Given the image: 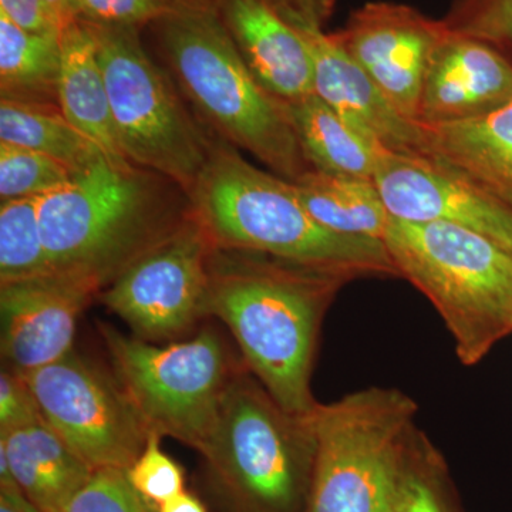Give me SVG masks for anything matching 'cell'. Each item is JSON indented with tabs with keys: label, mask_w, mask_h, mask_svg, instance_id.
<instances>
[{
	"label": "cell",
	"mask_w": 512,
	"mask_h": 512,
	"mask_svg": "<svg viewBox=\"0 0 512 512\" xmlns=\"http://www.w3.org/2000/svg\"><path fill=\"white\" fill-rule=\"evenodd\" d=\"M444 26L498 52H512V0H451Z\"/></svg>",
	"instance_id": "27"
},
{
	"label": "cell",
	"mask_w": 512,
	"mask_h": 512,
	"mask_svg": "<svg viewBox=\"0 0 512 512\" xmlns=\"http://www.w3.org/2000/svg\"><path fill=\"white\" fill-rule=\"evenodd\" d=\"M214 2L239 55L269 93L286 103L315 93L305 40L268 0Z\"/></svg>",
	"instance_id": "17"
},
{
	"label": "cell",
	"mask_w": 512,
	"mask_h": 512,
	"mask_svg": "<svg viewBox=\"0 0 512 512\" xmlns=\"http://www.w3.org/2000/svg\"><path fill=\"white\" fill-rule=\"evenodd\" d=\"M43 420L25 375L3 366L0 372V434Z\"/></svg>",
	"instance_id": "32"
},
{
	"label": "cell",
	"mask_w": 512,
	"mask_h": 512,
	"mask_svg": "<svg viewBox=\"0 0 512 512\" xmlns=\"http://www.w3.org/2000/svg\"><path fill=\"white\" fill-rule=\"evenodd\" d=\"M292 187L322 227L348 237L383 241L392 217L373 181L313 170Z\"/></svg>",
	"instance_id": "22"
},
{
	"label": "cell",
	"mask_w": 512,
	"mask_h": 512,
	"mask_svg": "<svg viewBox=\"0 0 512 512\" xmlns=\"http://www.w3.org/2000/svg\"><path fill=\"white\" fill-rule=\"evenodd\" d=\"M440 454L421 436L410 476L394 512H451L443 485Z\"/></svg>",
	"instance_id": "31"
},
{
	"label": "cell",
	"mask_w": 512,
	"mask_h": 512,
	"mask_svg": "<svg viewBox=\"0 0 512 512\" xmlns=\"http://www.w3.org/2000/svg\"><path fill=\"white\" fill-rule=\"evenodd\" d=\"M355 276L261 252L215 247L207 316L237 340L249 372L288 412L312 414L320 328L330 305Z\"/></svg>",
	"instance_id": "1"
},
{
	"label": "cell",
	"mask_w": 512,
	"mask_h": 512,
	"mask_svg": "<svg viewBox=\"0 0 512 512\" xmlns=\"http://www.w3.org/2000/svg\"><path fill=\"white\" fill-rule=\"evenodd\" d=\"M293 28L308 46L316 96L384 150L423 156L419 123L393 109L365 70L346 52L335 32H325L316 25Z\"/></svg>",
	"instance_id": "15"
},
{
	"label": "cell",
	"mask_w": 512,
	"mask_h": 512,
	"mask_svg": "<svg viewBox=\"0 0 512 512\" xmlns=\"http://www.w3.org/2000/svg\"><path fill=\"white\" fill-rule=\"evenodd\" d=\"M52 274L40 229L37 198L0 204V284Z\"/></svg>",
	"instance_id": "25"
},
{
	"label": "cell",
	"mask_w": 512,
	"mask_h": 512,
	"mask_svg": "<svg viewBox=\"0 0 512 512\" xmlns=\"http://www.w3.org/2000/svg\"><path fill=\"white\" fill-rule=\"evenodd\" d=\"M55 158L39 151L0 143V198H42L66 187L77 177Z\"/></svg>",
	"instance_id": "26"
},
{
	"label": "cell",
	"mask_w": 512,
	"mask_h": 512,
	"mask_svg": "<svg viewBox=\"0 0 512 512\" xmlns=\"http://www.w3.org/2000/svg\"><path fill=\"white\" fill-rule=\"evenodd\" d=\"M23 495L43 512H60L93 474V468L45 420L0 434Z\"/></svg>",
	"instance_id": "19"
},
{
	"label": "cell",
	"mask_w": 512,
	"mask_h": 512,
	"mask_svg": "<svg viewBox=\"0 0 512 512\" xmlns=\"http://www.w3.org/2000/svg\"><path fill=\"white\" fill-rule=\"evenodd\" d=\"M156 512H207L204 504L195 495L183 491L164 504L158 505Z\"/></svg>",
	"instance_id": "35"
},
{
	"label": "cell",
	"mask_w": 512,
	"mask_h": 512,
	"mask_svg": "<svg viewBox=\"0 0 512 512\" xmlns=\"http://www.w3.org/2000/svg\"><path fill=\"white\" fill-rule=\"evenodd\" d=\"M60 43L59 109L74 127L103 150L111 163L120 167L134 165L121 153L117 141L106 80L89 25L77 20L67 26Z\"/></svg>",
	"instance_id": "20"
},
{
	"label": "cell",
	"mask_w": 512,
	"mask_h": 512,
	"mask_svg": "<svg viewBox=\"0 0 512 512\" xmlns=\"http://www.w3.org/2000/svg\"><path fill=\"white\" fill-rule=\"evenodd\" d=\"M161 439L160 434L151 431L146 447L127 470L131 485L154 508L185 491L183 468L164 453Z\"/></svg>",
	"instance_id": "29"
},
{
	"label": "cell",
	"mask_w": 512,
	"mask_h": 512,
	"mask_svg": "<svg viewBox=\"0 0 512 512\" xmlns=\"http://www.w3.org/2000/svg\"><path fill=\"white\" fill-rule=\"evenodd\" d=\"M384 247L400 278L439 312L464 366L512 332V251L473 229L390 218Z\"/></svg>",
	"instance_id": "6"
},
{
	"label": "cell",
	"mask_w": 512,
	"mask_h": 512,
	"mask_svg": "<svg viewBox=\"0 0 512 512\" xmlns=\"http://www.w3.org/2000/svg\"><path fill=\"white\" fill-rule=\"evenodd\" d=\"M207 0H80V20L93 25H154Z\"/></svg>",
	"instance_id": "30"
},
{
	"label": "cell",
	"mask_w": 512,
	"mask_h": 512,
	"mask_svg": "<svg viewBox=\"0 0 512 512\" xmlns=\"http://www.w3.org/2000/svg\"><path fill=\"white\" fill-rule=\"evenodd\" d=\"M289 114L313 170L373 181L384 148L316 96L289 101Z\"/></svg>",
	"instance_id": "21"
},
{
	"label": "cell",
	"mask_w": 512,
	"mask_h": 512,
	"mask_svg": "<svg viewBox=\"0 0 512 512\" xmlns=\"http://www.w3.org/2000/svg\"><path fill=\"white\" fill-rule=\"evenodd\" d=\"M215 245L204 225L188 215L174 232L111 282L101 301L148 342H171L207 316Z\"/></svg>",
	"instance_id": "11"
},
{
	"label": "cell",
	"mask_w": 512,
	"mask_h": 512,
	"mask_svg": "<svg viewBox=\"0 0 512 512\" xmlns=\"http://www.w3.org/2000/svg\"><path fill=\"white\" fill-rule=\"evenodd\" d=\"M87 25L96 40L121 153L190 195L208 163L214 136L192 116L170 77L148 55L140 28Z\"/></svg>",
	"instance_id": "8"
},
{
	"label": "cell",
	"mask_w": 512,
	"mask_h": 512,
	"mask_svg": "<svg viewBox=\"0 0 512 512\" xmlns=\"http://www.w3.org/2000/svg\"><path fill=\"white\" fill-rule=\"evenodd\" d=\"M373 183L390 217L460 225L512 251V208L433 158L384 151Z\"/></svg>",
	"instance_id": "13"
},
{
	"label": "cell",
	"mask_w": 512,
	"mask_h": 512,
	"mask_svg": "<svg viewBox=\"0 0 512 512\" xmlns=\"http://www.w3.org/2000/svg\"><path fill=\"white\" fill-rule=\"evenodd\" d=\"M511 97V60L480 40L447 29L427 66L417 123L473 119Z\"/></svg>",
	"instance_id": "16"
},
{
	"label": "cell",
	"mask_w": 512,
	"mask_h": 512,
	"mask_svg": "<svg viewBox=\"0 0 512 512\" xmlns=\"http://www.w3.org/2000/svg\"><path fill=\"white\" fill-rule=\"evenodd\" d=\"M0 143L39 151L76 174L107 158L94 141L66 119L59 107L46 104L0 100Z\"/></svg>",
	"instance_id": "24"
},
{
	"label": "cell",
	"mask_w": 512,
	"mask_h": 512,
	"mask_svg": "<svg viewBox=\"0 0 512 512\" xmlns=\"http://www.w3.org/2000/svg\"><path fill=\"white\" fill-rule=\"evenodd\" d=\"M60 37L26 32L0 15V100L59 107Z\"/></svg>",
	"instance_id": "23"
},
{
	"label": "cell",
	"mask_w": 512,
	"mask_h": 512,
	"mask_svg": "<svg viewBox=\"0 0 512 512\" xmlns=\"http://www.w3.org/2000/svg\"><path fill=\"white\" fill-rule=\"evenodd\" d=\"M52 274L101 293L191 214L187 192L163 175L107 158L37 198Z\"/></svg>",
	"instance_id": "2"
},
{
	"label": "cell",
	"mask_w": 512,
	"mask_h": 512,
	"mask_svg": "<svg viewBox=\"0 0 512 512\" xmlns=\"http://www.w3.org/2000/svg\"><path fill=\"white\" fill-rule=\"evenodd\" d=\"M0 512H43L20 490H0Z\"/></svg>",
	"instance_id": "37"
},
{
	"label": "cell",
	"mask_w": 512,
	"mask_h": 512,
	"mask_svg": "<svg viewBox=\"0 0 512 512\" xmlns=\"http://www.w3.org/2000/svg\"><path fill=\"white\" fill-rule=\"evenodd\" d=\"M60 512H156L127 477V470L99 468Z\"/></svg>",
	"instance_id": "28"
},
{
	"label": "cell",
	"mask_w": 512,
	"mask_h": 512,
	"mask_svg": "<svg viewBox=\"0 0 512 512\" xmlns=\"http://www.w3.org/2000/svg\"><path fill=\"white\" fill-rule=\"evenodd\" d=\"M446 30L413 6L367 2L335 35L393 109L417 123L427 66Z\"/></svg>",
	"instance_id": "12"
},
{
	"label": "cell",
	"mask_w": 512,
	"mask_h": 512,
	"mask_svg": "<svg viewBox=\"0 0 512 512\" xmlns=\"http://www.w3.org/2000/svg\"><path fill=\"white\" fill-rule=\"evenodd\" d=\"M402 390L369 387L313 413L316 456L306 512H394L423 433Z\"/></svg>",
	"instance_id": "7"
},
{
	"label": "cell",
	"mask_w": 512,
	"mask_h": 512,
	"mask_svg": "<svg viewBox=\"0 0 512 512\" xmlns=\"http://www.w3.org/2000/svg\"><path fill=\"white\" fill-rule=\"evenodd\" d=\"M43 420L93 470H128L150 429L116 376L79 353L26 373Z\"/></svg>",
	"instance_id": "10"
},
{
	"label": "cell",
	"mask_w": 512,
	"mask_h": 512,
	"mask_svg": "<svg viewBox=\"0 0 512 512\" xmlns=\"http://www.w3.org/2000/svg\"><path fill=\"white\" fill-rule=\"evenodd\" d=\"M292 26H325L333 0H268Z\"/></svg>",
	"instance_id": "34"
},
{
	"label": "cell",
	"mask_w": 512,
	"mask_h": 512,
	"mask_svg": "<svg viewBox=\"0 0 512 512\" xmlns=\"http://www.w3.org/2000/svg\"><path fill=\"white\" fill-rule=\"evenodd\" d=\"M153 28L178 86L212 133L291 183L313 171L288 103L248 69L214 0L158 20Z\"/></svg>",
	"instance_id": "4"
},
{
	"label": "cell",
	"mask_w": 512,
	"mask_h": 512,
	"mask_svg": "<svg viewBox=\"0 0 512 512\" xmlns=\"http://www.w3.org/2000/svg\"><path fill=\"white\" fill-rule=\"evenodd\" d=\"M0 15L26 32L62 36V25L45 0H0Z\"/></svg>",
	"instance_id": "33"
},
{
	"label": "cell",
	"mask_w": 512,
	"mask_h": 512,
	"mask_svg": "<svg viewBox=\"0 0 512 512\" xmlns=\"http://www.w3.org/2000/svg\"><path fill=\"white\" fill-rule=\"evenodd\" d=\"M313 413L288 412L247 366L238 370L200 451L225 511L306 512L316 456Z\"/></svg>",
	"instance_id": "5"
},
{
	"label": "cell",
	"mask_w": 512,
	"mask_h": 512,
	"mask_svg": "<svg viewBox=\"0 0 512 512\" xmlns=\"http://www.w3.org/2000/svg\"><path fill=\"white\" fill-rule=\"evenodd\" d=\"M114 376L150 431L200 453L210 439L225 392L238 370L220 333L201 329L194 338L168 345L128 336L100 325Z\"/></svg>",
	"instance_id": "9"
},
{
	"label": "cell",
	"mask_w": 512,
	"mask_h": 512,
	"mask_svg": "<svg viewBox=\"0 0 512 512\" xmlns=\"http://www.w3.org/2000/svg\"><path fill=\"white\" fill-rule=\"evenodd\" d=\"M62 28L80 20V0H45Z\"/></svg>",
	"instance_id": "36"
},
{
	"label": "cell",
	"mask_w": 512,
	"mask_h": 512,
	"mask_svg": "<svg viewBox=\"0 0 512 512\" xmlns=\"http://www.w3.org/2000/svg\"><path fill=\"white\" fill-rule=\"evenodd\" d=\"M419 126L423 156L512 208V97L473 119Z\"/></svg>",
	"instance_id": "18"
},
{
	"label": "cell",
	"mask_w": 512,
	"mask_h": 512,
	"mask_svg": "<svg viewBox=\"0 0 512 512\" xmlns=\"http://www.w3.org/2000/svg\"><path fill=\"white\" fill-rule=\"evenodd\" d=\"M97 293L57 274L0 284L3 366L26 375L69 355L80 315Z\"/></svg>",
	"instance_id": "14"
},
{
	"label": "cell",
	"mask_w": 512,
	"mask_h": 512,
	"mask_svg": "<svg viewBox=\"0 0 512 512\" xmlns=\"http://www.w3.org/2000/svg\"><path fill=\"white\" fill-rule=\"evenodd\" d=\"M188 197L215 247L336 269L356 279L399 276L383 241L322 227L303 208L291 181L255 167L218 136Z\"/></svg>",
	"instance_id": "3"
}]
</instances>
